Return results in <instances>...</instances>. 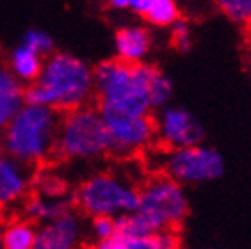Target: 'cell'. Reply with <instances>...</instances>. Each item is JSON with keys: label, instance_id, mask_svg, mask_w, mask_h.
<instances>
[{"label": "cell", "instance_id": "obj_6", "mask_svg": "<svg viewBox=\"0 0 251 249\" xmlns=\"http://www.w3.org/2000/svg\"><path fill=\"white\" fill-rule=\"evenodd\" d=\"M93 86L98 105H112L135 114H153L150 105L137 91L134 80V66L107 59L93 68Z\"/></svg>", "mask_w": 251, "mask_h": 249}, {"label": "cell", "instance_id": "obj_32", "mask_svg": "<svg viewBox=\"0 0 251 249\" xmlns=\"http://www.w3.org/2000/svg\"><path fill=\"white\" fill-rule=\"evenodd\" d=\"M0 155H2V149H0Z\"/></svg>", "mask_w": 251, "mask_h": 249}, {"label": "cell", "instance_id": "obj_14", "mask_svg": "<svg viewBox=\"0 0 251 249\" xmlns=\"http://www.w3.org/2000/svg\"><path fill=\"white\" fill-rule=\"evenodd\" d=\"M73 199L68 198H45L39 194H30L24 199V214L25 219H29L36 226H41L45 223L55 221L59 217L66 216L73 212Z\"/></svg>", "mask_w": 251, "mask_h": 249}, {"label": "cell", "instance_id": "obj_28", "mask_svg": "<svg viewBox=\"0 0 251 249\" xmlns=\"http://www.w3.org/2000/svg\"><path fill=\"white\" fill-rule=\"evenodd\" d=\"M244 32H246V38H248V41L251 43V20L248 22L246 25H244Z\"/></svg>", "mask_w": 251, "mask_h": 249}, {"label": "cell", "instance_id": "obj_31", "mask_svg": "<svg viewBox=\"0 0 251 249\" xmlns=\"http://www.w3.org/2000/svg\"><path fill=\"white\" fill-rule=\"evenodd\" d=\"M205 249H216V248H205Z\"/></svg>", "mask_w": 251, "mask_h": 249}, {"label": "cell", "instance_id": "obj_25", "mask_svg": "<svg viewBox=\"0 0 251 249\" xmlns=\"http://www.w3.org/2000/svg\"><path fill=\"white\" fill-rule=\"evenodd\" d=\"M91 249H128V244H126L125 239L121 237H114L111 240H103V242H95Z\"/></svg>", "mask_w": 251, "mask_h": 249}, {"label": "cell", "instance_id": "obj_20", "mask_svg": "<svg viewBox=\"0 0 251 249\" xmlns=\"http://www.w3.org/2000/svg\"><path fill=\"white\" fill-rule=\"evenodd\" d=\"M148 235H153V230L137 212L116 217V237L132 240L143 239V237H148Z\"/></svg>", "mask_w": 251, "mask_h": 249}, {"label": "cell", "instance_id": "obj_9", "mask_svg": "<svg viewBox=\"0 0 251 249\" xmlns=\"http://www.w3.org/2000/svg\"><path fill=\"white\" fill-rule=\"evenodd\" d=\"M155 118V137L166 149L191 148L203 144L205 130L193 112L178 105H166Z\"/></svg>", "mask_w": 251, "mask_h": 249}, {"label": "cell", "instance_id": "obj_4", "mask_svg": "<svg viewBox=\"0 0 251 249\" xmlns=\"http://www.w3.org/2000/svg\"><path fill=\"white\" fill-rule=\"evenodd\" d=\"M73 205L86 216L116 219L139 206V187L114 173H97L86 178L72 194Z\"/></svg>", "mask_w": 251, "mask_h": 249}, {"label": "cell", "instance_id": "obj_15", "mask_svg": "<svg viewBox=\"0 0 251 249\" xmlns=\"http://www.w3.org/2000/svg\"><path fill=\"white\" fill-rule=\"evenodd\" d=\"M25 105V86L20 84L7 68L0 66V141L4 130Z\"/></svg>", "mask_w": 251, "mask_h": 249}, {"label": "cell", "instance_id": "obj_3", "mask_svg": "<svg viewBox=\"0 0 251 249\" xmlns=\"http://www.w3.org/2000/svg\"><path fill=\"white\" fill-rule=\"evenodd\" d=\"M111 139L98 107H80L61 114L55 153L70 160H95L109 153Z\"/></svg>", "mask_w": 251, "mask_h": 249}, {"label": "cell", "instance_id": "obj_19", "mask_svg": "<svg viewBox=\"0 0 251 249\" xmlns=\"http://www.w3.org/2000/svg\"><path fill=\"white\" fill-rule=\"evenodd\" d=\"M180 16V7L175 0H150V5L145 13V20L155 27H173Z\"/></svg>", "mask_w": 251, "mask_h": 249}, {"label": "cell", "instance_id": "obj_7", "mask_svg": "<svg viewBox=\"0 0 251 249\" xmlns=\"http://www.w3.org/2000/svg\"><path fill=\"white\" fill-rule=\"evenodd\" d=\"M160 169L180 185H198L219 180L225 171V158L207 144L168 149L160 158Z\"/></svg>", "mask_w": 251, "mask_h": 249}, {"label": "cell", "instance_id": "obj_18", "mask_svg": "<svg viewBox=\"0 0 251 249\" xmlns=\"http://www.w3.org/2000/svg\"><path fill=\"white\" fill-rule=\"evenodd\" d=\"M30 189L34 191V194L45 198H68V185L64 178L45 168H39L36 173H32Z\"/></svg>", "mask_w": 251, "mask_h": 249}, {"label": "cell", "instance_id": "obj_26", "mask_svg": "<svg viewBox=\"0 0 251 249\" xmlns=\"http://www.w3.org/2000/svg\"><path fill=\"white\" fill-rule=\"evenodd\" d=\"M148 5H150V0H128V11L137 16H145Z\"/></svg>", "mask_w": 251, "mask_h": 249}, {"label": "cell", "instance_id": "obj_10", "mask_svg": "<svg viewBox=\"0 0 251 249\" xmlns=\"http://www.w3.org/2000/svg\"><path fill=\"white\" fill-rule=\"evenodd\" d=\"M84 239V224L78 214L70 212L36 228L34 249H78Z\"/></svg>", "mask_w": 251, "mask_h": 249}, {"label": "cell", "instance_id": "obj_22", "mask_svg": "<svg viewBox=\"0 0 251 249\" xmlns=\"http://www.w3.org/2000/svg\"><path fill=\"white\" fill-rule=\"evenodd\" d=\"M218 7L233 24L246 25L251 20V0H219Z\"/></svg>", "mask_w": 251, "mask_h": 249}, {"label": "cell", "instance_id": "obj_1", "mask_svg": "<svg viewBox=\"0 0 251 249\" xmlns=\"http://www.w3.org/2000/svg\"><path fill=\"white\" fill-rule=\"evenodd\" d=\"M93 95V68L73 53L55 52L45 59L38 80L25 87V103L64 114L89 105Z\"/></svg>", "mask_w": 251, "mask_h": 249}, {"label": "cell", "instance_id": "obj_17", "mask_svg": "<svg viewBox=\"0 0 251 249\" xmlns=\"http://www.w3.org/2000/svg\"><path fill=\"white\" fill-rule=\"evenodd\" d=\"M38 226L29 219H13L2 226L4 249H34Z\"/></svg>", "mask_w": 251, "mask_h": 249}, {"label": "cell", "instance_id": "obj_24", "mask_svg": "<svg viewBox=\"0 0 251 249\" xmlns=\"http://www.w3.org/2000/svg\"><path fill=\"white\" fill-rule=\"evenodd\" d=\"M89 233L97 242L111 240L116 237V219L112 217H93L89 223Z\"/></svg>", "mask_w": 251, "mask_h": 249}, {"label": "cell", "instance_id": "obj_13", "mask_svg": "<svg viewBox=\"0 0 251 249\" xmlns=\"http://www.w3.org/2000/svg\"><path fill=\"white\" fill-rule=\"evenodd\" d=\"M151 34L145 25L128 24L114 32V52L116 59L126 64H141L151 50Z\"/></svg>", "mask_w": 251, "mask_h": 249}, {"label": "cell", "instance_id": "obj_21", "mask_svg": "<svg viewBox=\"0 0 251 249\" xmlns=\"http://www.w3.org/2000/svg\"><path fill=\"white\" fill-rule=\"evenodd\" d=\"M20 45L29 48L30 52L38 53L41 59H49L52 53H55V43H53L52 36L41 29H29L24 34Z\"/></svg>", "mask_w": 251, "mask_h": 249}, {"label": "cell", "instance_id": "obj_30", "mask_svg": "<svg viewBox=\"0 0 251 249\" xmlns=\"http://www.w3.org/2000/svg\"><path fill=\"white\" fill-rule=\"evenodd\" d=\"M248 66H250V70H251V57L248 59Z\"/></svg>", "mask_w": 251, "mask_h": 249}, {"label": "cell", "instance_id": "obj_11", "mask_svg": "<svg viewBox=\"0 0 251 249\" xmlns=\"http://www.w3.org/2000/svg\"><path fill=\"white\" fill-rule=\"evenodd\" d=\"M134 80L137 91L150 105L151 112H159L169 105L173 96V82L159 66L151 62H141L134 66Z\"/></svg>", "mask_w": 251, "mask_h": 249}, {"label": "cell", "instance_id": "obj_29", "mask_svg": "<svg viewBox=\"0 0 251 249\" xmlns=\"http://www.w3.org/2000/svg\"><path fill=\"white\" fill-rule=\"evenodd\" d=\"M0 249H4L2 248V224H0Z\"/></svg>", "mask_w": 251, "mask_h": 249}, {"label": "cell", "instance_id": "obj_2", "mask_svg": "<svg viewBox=\"0 0 251 249\" xmlns=\"http://www.w3.org/2000/svg\"><path fill=\"white\" fill-rule=\"evenodd\" d=\"M61 112L25 103L4 130L0 149L25 168H39L55 153Z\"/></svg>", "mask_w": 251, "mask_h": 249}, {"label": "cell", "instance_id": "obj_16", "mask_svg": "<svg viewBox=\"0 0 251 249\" xmlns=\"http://www.w3.org/2000/svg\"><path fill=\"white\" fill-rule=\"evenodd\" d=\"M43 64L45 59L39 57L38 53L30 52L24 45H16L7 57V70L11 72V75L20 84H27V86L38 80L41 70H43Z\"/></svg>", "mask_w": 251, "mask_h": 249}, {"label": "cell", "instance_id": "obj_23", "mask_svg": "<svg viewBox=\"0 0 251 249\" xmlns=\"http://www.w3.org/2000/svg\"><path fill=\"white\" fill-rule=\"evenodd\" d=\"M171 43L178 52H189L193 47V30L187 20L180 18L171 27Z\"/></svg>", "mask_w": 251, "mask_h": 249}, {"label": "cell", "instance_id": "obj_12", "mask_svg": "<svg viewBox=\"0 0 251 249\" xmlns=\"http://www.w3.org/2000/svg\"><path fill=\"white\" fill-rule=\"evenodd\" d=\"M32 185V171L13 158L0 155V208L24 201Z\"/></svg>", "mask_w": 251, "mask_h": 249}, {"label": "cell", "instance_id": "obj_5", "mask_svg": "<svg viewBox=\"0 0 251 249\" xmlns=\"http://www.w3.org/2000/svg\"><path fill=\"white\" fill-rule=\"evenodd\" d=\"M189 196L184 185L164 173L148 178L139 187L137 214L150 224L153 233L178 228L189 216Z\"/></svg>", "mask_w": 251, "mask_h": 249}, {"label": "cell", "instance_id": "obj_8", "mask_svg": "<svg viewBox=\"0 0 251 249\" xmlns=\"http://www.w3.org/2000/svg\"><path fill=\"white\" fill-rule=\"evenodd\" d=\"M109 132V153L116 157H132L150 148L155 137L153 114H134L111 105H98Z\"/></svg>", "mask_w": 251, "mask_h": 249}, {"label": "cell", "instance_id": "obj_27", "mask_svg": "<svg viewBox=\"0 0 251 249\" xmlns=\"http://www.w3.org/2000/svg\"><path fill=\"white\" fill-rule=\"evenodd\" d=\"M109 7L112 11H128V0H111Z\"/></svg>", "mask_w": 251, "mask_h": 249}]
</instances>
